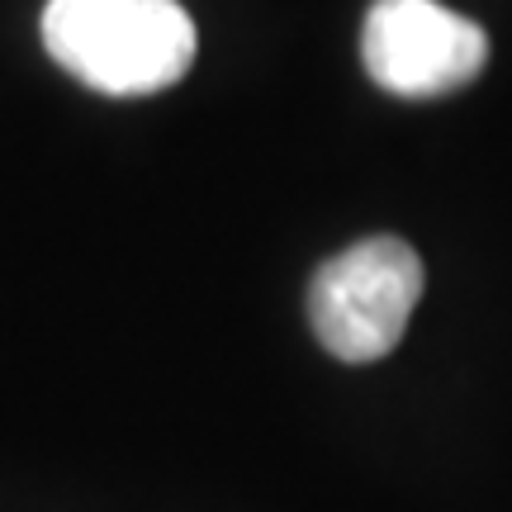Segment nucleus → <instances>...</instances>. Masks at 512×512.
<instances>
[{
    "mask_svg": "<svg viewBox=\"0 0 512 512\" xmlns=\"http://www.w3.org/2000/svg\"><path fill=\"white\" fill-rule=\"evenodd\" d=\"M361 57L370 81L389 95L432 100L475 81L489 38L441 0H375L361 29Z\"/></svg>",
    "mask_w": 512,
    "mask_h": 512,
    "instance_id": "7ed1b4c3",
    "label": "nucleus"
},
{
    "mask_svg": "<svg viewBox=\"0 0 512 512\" xmlns=\"http://www.w3.org/2000/svg\"><path fill=\"white\" fill-rule=\"evenodd\" d=\"M43 48L100 95H152L195 62V19L176 0H48Z\"/></svg>",
    "mask_w": 512,
    "mask_h": 512,
    "instance_id": "f257e3e1",
    "label": "nucleus"
},
{
    "mask_svg": "<svg viewBox=\"0 0 512 512\" xmlns=\"http://www.w3.org/2000/svg\"><path fill=\"white\" fill-rule=\"evenodd\" d=\"M418 299V252L403 238H366L318 266L309 285V323L337 361L366 366L399 347Z\"/></svg>",
    "mask_w": 512,
    "mask_h": 512,
    "instance_id": "f03ea898",
    "label": "nucleus"
}]
</instances>
